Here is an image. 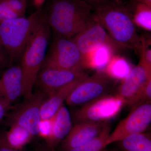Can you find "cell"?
<instances>
[{
    "label": "cell",
    "instance_id": "1",
    "mask_svg": "<svg viewBox=\"0 0 151 151\" xmlns=\"http://www.w3.org/2000/svg\"><path fill=\"white\" fill-rule=\"evenodd\" d=\"M92 18L112 39L126 49L140 52L141 37L137 32L132 13L119 1L106 2L96 6Z\"/></svg>",
    "mask_w": 151,
    "mask_h": 151
},
{
    "label": "cell",
    "instance_id": "2",
    "mask_svg": "<svg viewBox=\"0 0 151 151\" xmlns=\"http://www.w3.org/2000/svg\"><path fill=\"white\" fill-rule=\"evenodd\" d=\"M92 9L83 0H53L45 18L57 35L71 39L93 21Z\"/></svg>",
    "mask_w": 151,
    "mask_h": 151
},
{
    "label": "cell",
    "instance_id": "3",
    "mask_svg": "<svg viewBox=\"0 0 151 151\" xmlns=\"http://www.w3.org/2000/svg\"><path fill=\"white\" fill-rule=\"evenodd\" d=\"M45 19V14L39 9L27 18L0 22V45L9 55L11 63L20 60L30 40Z\"/></svg>",
    "mask_w": 151,
    "mask_h": 151
},
{
    "label": "cell",
    "instance_id": "4",
    "mask_svg": "<svg viewBox=\"0 0 151 151\" xmlns=\"http://www.w3.org/2000/svg\"><path fill=\"white\" fill-rule=\"evenodd\" d=\"M50 27L45 19L30 40L21 58L22 95L25 99L32 95L34 85L45 59L50 38Z\"/></svg>",
    "mask_w": 151,
    "mask_h": 151
},
{
    "label": "cell",
    "instance_id": "5",
    "mask_svg": "<svg viewBox=\"0 0 151 151\" xmlns=\"http://www.w3.org/2000/svg\"><path fill=\"white\" fill-rule=\"evenodd\" d=\"M42 68L62 70H85L86 58L71 39L58 35L53 41Z\"/></svg>",
    "mask_w": 151,
    "mask_h": 151
},
{
    "label": "cell",
    "instance_id": "6",
    "mask_svg": "<svg viewBox=\"0 0 151 151\" xmlns=\"http://www.w3.org/2000/svg\"><path fill=\"white\" fill-rule=\"evenodd\" d=\"M116 81L104 71H97L81 80L68 97L66 103L70 106H81L108 95L113 91Z\"/></svg>",
    "mask_w": 151,
    "mask_h": 151
},
{
    "label": "cell",
    "instance_id": "7",
    "mask_svg": "<svg viewBox=\"0 0 151 151\" xmlns=\"http://www.w3.org/2000/svg\"><path fill=\"white\" fill-rule=\"evenodd\" d=\"M124 105L122 98L108 94L81 105L73 117L76 123L107 122L118 115Z\"/></svg>",
    "mask_w": 151,
    "mask_h": 151
},
{
    "label": "cell",
    "instance_id": "8",
    "mask_svg": "<svg viewBox=\"0 0 151 151\" xmlns=\"http://www.w3.org/2000/svg\"><path fill=\"white\" fill-rule=\"evenodd\" d=\"M151 78V66L140 59L116 91V95L124 100V104L136 107L142 104L143 89Z\"/></svg>",
    "mask_w": 151,
    "mask_h": 151
},
{
    "label": "cell",
    "instance_id": "9",
    "mask_svg": "<svg viewBox=\"0 0 151 151\" xmlns=\"http://www.w3.org/2000/svg\"><path fill=\"white\" fill-rule=\"evenodd\" d=\"M151 122V102L137 105L110 134L105 143L106 147L112 143L120 142L129 135L143 133Z\"/></svg>",
    "mask_w": 151,
    "mask_h": 151
},
{
    "label": "cell",
    "instance_id": "10",
    "mask_svg": "<svg viewBox=\"0 0 151 151\" xmlns=\"http://www.w3.org/2000/svg\"><path fill=\"white\" fill-rule=\"evenodd\" d=\"M47 97L46 94L39 92L26 99L24 104L9 116L10 125L15 124L23 127L33 137L38 135L41 108Z\"/></svg>",
    "mask_w": 151,
    "mask_h": 151
},
{
    "label": "cell",
    "instance_id": "11",
    "mask_svg": "<svg viewBox=\"0 0 151 151\" xmlns=\"http://www.w3.org/2000/svg\"><path fill=\"white\" fill-rule=\"evenodd\" d=\"M71 39L85 58L94 50L103 45L111 47L117 52L126 49L113 40L105 29L94 20L86 28Z\"/></svg>",
    "mask_w": 151,
    "mask_h": 151
},
{
    "label": "cell",
    "instance_id": "12",
    "mask_svg": "<svg viewBox=\"0 0 151 151\" xmlns=\"http://www.w3.org/2000/svg\"><path fill=\"white\" fill-rule=\"evenodd\" d=\"M88 73L84 70H62L42 68L36 83L47 97L55 91Z\"/></svg>",
    "mask_w": 151,
    "mask_h": 151
},
{
    "label": "cell",
    "instance_id": "13",
    "mask_svg": "<svg viewBox=\"0 0 151 151\" xmlns=\"http://www.w3.org/2000/svg\"><path fill=\"white\" fill-rule=\"evenodd\" d=\"M22 72L20 65H12L0 74V99L9 106L22 95Z\"/></svg>",
    "mask_w": 151,
    "mask_h": 151
},
{
    "label": "cell",
    "instance_id": "14",
    "mask_svg": "<svg viewBox=\"0 0 151 151\" xmlns=\"http://www.w3.org/2000/svg\"><path fill=\"white\" fill-rule=\"evenodd\" d=\"M105 122L77 123L72 127L67 137L62 141V150L78 147L91 140L99 134Z\"/></svg>",
    "mask_w": 151,
    "mask_h": 151
},
{
    "label": "cell",
    "instance_id": "15",
    "mask_svg": "<svg viewBox=\"0 0 151 151\" xmlns=\"http://www.w3.org/2000/svg\"><path fill=\"white\" fill-rule=\"evenodd\" d=\"M88 75L87 74L76 79L66 86L58 89L48 96L42 103L41 108V119L52 118L63 105V102L66 101L73 89L82 79Z\"/></svg>",
    "mask_w": 151,
    "mask_h": 151
},
{
    "label": "cell",
    "instance_id": "16",
    "mask_svg": "<svg viewBox=\"0 0 151 151\" xmlns=\"http://www.w3.org/2000/svg\"><path fill=\"white\" fill-rule=\"evenodd\" d=\"M71 128L70 113L63 105L53 116L52 131L50 137L46 141L47 145L55 148L67 137Z\"/></svg>",
    "mask_w": 151,
    "mask_h": 151
},
{
    "label": "cell",
    "instance_id": "17",
    "mask_svg": "<svg viewBox=\"0 0 151 151\" xmlns=\"http://www.w3.org/2000/svg\"><path fill=\"white\" fill-rule=\"evenodd\" d=\"M116 52L114 49L108 45L100 47L85 58L86 67L102 71L107 67Z\"/></svg>",
    "mask_w": 151,
    "mask_h": 151
},
{
    "label": "cell",
    "instance_id": "18",
    "mask_svg": "<svg viewBox=\"0 0 151 151\" xmlns=\"http://www.w3.org/2000/svg\"><path fill=\"white\" fill-rule=\"evenodd\" d=\"M119 142L124 151H151L150 136L143 133L129 135Z\"/></svg>",
    "mask_w": 151,
    "mask_h": 151
},
{
    "label": "cell",
    "instance_id": "19",
    "mask_svg": "<svg viewBox=\"0 0 151 151\" xmlns=\"http://www.w3.org/2000/svg\"><path fill=\"white\" fill-rule=\"evenodd\" d=\"M10 128L5 133L6 140L11 147L21 150L29 142L33 136L26 129L15 124H10Z\"/></svg>",
    "mask_w": 151,
    "mask_h": 151
},
{
    "label": "cell",
    "instance_id": "20",
    "mask_svg": "<svg viewBox=\"0 0 151 151\" xmlns=\"http://www.w3.org/2000/svg\"><path fill=\"white\" fill-rule=\"evenodd\" d=\"M111 124L105 122L102 130L96 137L83 145L68 150L62 151H103L106 147L105 143L111 133Z\"/></svg>",
    "mask_w": 151,
    "mask_h": 151
},
{
    "label": "cell",
    "instance_id": "21",
    "mask_svg": "<svg viewBox=\"0 0 151 151\" xmlns=\"http://www.w3.org/2000/svg\"><path fill=\"white\" fill-rule=\"evenodd\" d=\"M132 68L129 63L122 57L114 56L104 71L115 80H124L131 72Z\"/></svg>",
    "mask_w": 151,
    "mask_h": 151
},
{
    "label": "cell",
    "instance_id": "22",
    "mask_svg": "<svg viewBox=\"0 0 151 151\" xmlns=\"http://www.w3.org/2000/svg\"><path fill=\"white\" fill-rule=\"evenodd\" d=\"M135 24L146 30H151V8L145 4L134 2V12L132 14Z\"/></svg>",
    "mask_w": 151,
    "mask_h": 151
},
{
    "label": "cell",
    "instance_id": "23",
    "mask_svg": "<svg viewBox=\"0 0 151 151\" xmlns=\"http://www.w3.org/2000/svg\"><path fill=\"white\" fill-rule=\"evenodd\" d=\"M53 116L50 119H41L38 128V135L45 141L50 137L53 126Z\"/></svg>",
    "mask_w": 151,
    "mask_h": 151
},
{
    "label": "cell",
    "instance_id": "24",
    "mask_svg": "<svg viewBox=\"0 0 151 151\" xmlns=\"http://www.w3.org/2000/svg\"><path fill=\"white\" fill-rule=\"evenodd\" d=\"M20 17L12 9L5 0H0V22Z\"/></svg>",
    "mask_w": 151,
    "mask_h": 151
},
{
    "label": "cell",
    "instance_id": "25",
    "mask_svg": "<svg viewBox=\"0 0 151 151\" xmlns=\"http://www.w3.org/2000/svg\"><path fill=\"white\" fill-rule=\"evenodd\" d=\"M12 9L21 17L24 16L27 8L26 0H5Z\"/></svg>",
    "mask_w": 151,
    "mask_h": 151
},
{
    "label": "cell",
    "instance_id": "26",
    "mask_svg": "<svg viewBox=\"0 0 151 151\" xmlns=\"http://www.w3.org/2000/svg\"><path fill=\"white\" fill-rule=\"evenodd\" d=\"M0 151H22L11 147L7 142L5 133L0 134Z\"/></svg>",
    "mask_w": 151,
    "mask_h": 151
},
{
    "label": "cell",
    "instance_id": "27",
    "mask_svg": "<svg viewBox=\"0 0 151 151\" xmlns=\"http://www.w3.org/2000/svg\"><path fill=\"white\" fill-rule=\"evenodd\" d=\"M7 63H11L9 57L0 45V68Z\"/></svg>",
    "mask_w": 151,
    "mask_h": 151
},
{
    "label": "cell",
    "instance_id": "28",
    "mask_svg": "<svg viewBox=\"0 0 151 151\" xmlns=\"http://www.w3.org/2000/svg\"><path fill=\"white\" fill-rule=\"evenodd\" d=\"M9 107V106L0 99V124L6 115L7 111Z\"/></svg>",
    "mask_w": 151,
    "mask_h": 151
},
{
    "label": "cell",
    "instance_id": "29",
    "mask_svg": "<svg viewBox=\"0 0 151 151\" xmlns=\"http://www.w3.org/2000/svg\"><path fill=\"white\" fill-rule=\"evenodd\" d=\"M83 1L86 2L91 6L94 5L97 6L106 2L108 1V0H83Z\"/></svg>",
    "mask_w": 151,
    "mask_h": 151
},
{
    "label": "cell",
    "instance_id": "30",
    "mask_svg": "<svg viewBox=\"0 0 151 151\" xmlns=\"http://www.w3.org/2000/svg\"><path fill=\"white\" fill-rule=\"evenodd\" d=\"M134 2L145 4L151 8V0H134Z\"/></svg>",
    "mask_w": 151,
    "mask_h": 151
},
{
    "label": "cell",
    "instance_id": "31",
    "mask_svg": "<svg viewBox=\"0 0 151 151\" xmlns=\"http://www.w3.org/2000/svg\"><path fill=\"white\" fill-rule=\"evenodd\" d=\"M45 1V0H33L34 4L38 8H39L42 6Z\"/></svg>",
    "mask_w": 151,
    "mask_h": 151
},
{
    "label": "cell",
    "instance_id": "32",
    "mask_svg": "<svg viewBox=\"0 0 151 151\" xmlns=\"http://www.w3.org/2000/svg\"><path fill=\"white\" fill-rule=\"evenodd\" d=\"M38 151H57L55 150V148H52L49 147L47 145L44 146V147H41L39 149Z\"/></svg>",
    "mask_w": 151,
    "mask_h": 151
},
{
    "label": "cell",
    "instance_id": "33",
    "mask_svg": "<svg viewBox=\"0 0 151 151\" xmlns=\"http://www.w3.org/2000/svg\"><path fill=\"white\" fill-rule=\"evenodd\" d=\"M117 151V150H113V151Z\"/></svg>",
    "mask_w": 151,
    "mask_h": 151
}]
</instances>
